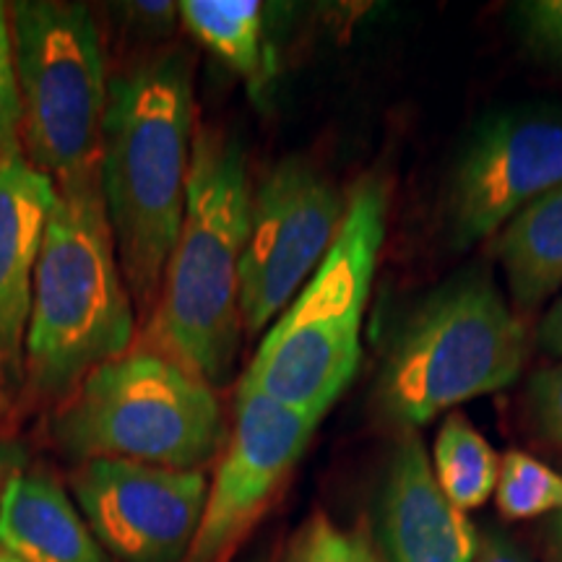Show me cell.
<instances>
[{
  "instance_id": "obj_1",
  "label": "cell",
  "mask_w": 562,
  "mask_h": 562,
  "mask_svg": "<svg viewBox=\"0 0 562 562\" xmlns=\"http://www.w3.org/2000/svg\"><path fill=\"white\" fill-rule=\"evenodd\" d=\"M193 121V60L180 47L146 55L110 79L102 195L125 286L146 321L186 214Z\"/></svg>"
},
{
  "instance_id": "obj_2",
  "label": "cell",
  "mask_w": 562,
  "mask_h": 562,
  "mask_svg": "<svg viewBox=\"0 0 562 562\" xmlns=\"http://www.w3.org/2000/svg\"><path fill=\"white\" fill-rule=\"evenodd\" d=\"M250 195L240 140L201 125L182 227L149 318V347L214 389L227 383L240 351V261Z\"/></svg>"
},
{
  "instance_id": "obj_3",
  "label": "cell",
  "mask_w": 562,
  "mask_h": 562,
  "mask_svg": "<svg viewBox=\"0 0 562 562\" xmlns=\"http://www.w3.org/2000/svg\"><path fill=\"white\" fill-rule=\"evenodd\" d=\"M136 313L104 209L100 172L63 182L47 222L24 339L26 383L66 398L104 362L128 355Z\"/></svg>"
},
{
  "instance_id": "obj_4",
  "label": "cell",
  "mask_w": 562,
  "mask_h": 562,
  "mask_svg": "<svg viewBox=\"0 0 562 562\" xmlns=\"http://www.w3.org/2000/svg\"><path fill=\"white\" fill-rule=\"evenodd\" d=\"M385 220L389 193L383 182L362 180L349 195L331 250L271 323L243 385L318 422L331 409L360 364L362 315Z\"/></svg>"
},
{
  "instance_id": "obj_5",
  "label": "cell",
  "mask_w": 562,
  "mask_h": 562,
  "mask_svg": "<svg viewBox=\"0 0 562 562\" xmlns=\"http://www.w3.org/2000/svg\"><path fill=\"white\" fill-rule=\"evenodd\" d=\"M214 385L161 351L131 349L91 370L50 422L79 461L117 459L201 472L227 442Z\"/></svg>"
},
{
  "instance_id": "obj_6",
  "label": "cell",
  "mask_w": 562,
  "mask_h": 562,
  "mask_svg": "<svg viewBox=\"0 0 562 562\" xmlns=\"http://www.w3.org/2000/svg\"><path fill=\"white\" fill-rule=\"evenodd\" d=\"M526 326L484 271L448 281L393 339L378 406L406 427L503 391L521 375Z\"/></svg>"
},
{
  "instance_id": "obj_7",
  "label": "cell",
  "mask_w": 562,
  "mask_h": 562,
  "mask_svg": "<svg viewBox=\"0 0 562 562\" xmlns=\"http://www.w3.org/2000/svg\"><path fill=\"white\" fill-rule=\"evenodd\" d=\"M21 104V151L55 186L100 172L110 79L102 37L81 3L9 5Z\"/></svg>"
},
{
  "instance_id": "obj_8",
  "label": "cell",
  "mask_w": 562,
  "mask_h": 562,
  "mask_svg": "<svg viewBox=\"0 0 562 562\" xmlns=\"http://www.w3.org/2000/svg\"><path fill=\"white\" fill-rule=\"evenodd\" d=\"M347 201L326 172L302 157L277 161L258 180L240 261L245 334H261L313 277L339 235Z\"/></svg>"
},
{
  "instance_id": "obj_9",
  "label": "cell",
  "mask_w": 562,
  "mask_h": 562,
  "mask_svg": "<svg viewBox=\"0 0 562 562\" xmlns=\"http://www.w3.org/2000/svg\"><path fill=\"white\" fill-rule=\"evenodd\" d=\"M315 427L318 419L240 383L235 419L214 480L209 482L199 533L182 562H227L232 558L290 480Z\"/></svg>"
},
{
  "instance_id": "obj_10",
  "label": "cell",
  "mask_w": 562,
  "mask_h": 562,
  "mask_svg": "<svg viewBox=\"0 0 562 562\" xmlns=\"http://www.w3.org/2000/svg\"><path fill=\"white\" fill-rule=\"evenodd\" d=\"M74 501L102 550L121 562H182L199 533L209 476L117 459L81 461Z\"/></svg>"
},
{
  "instance_id": "obj_11",
  "label": "cell",
  "mask_w": 562,
  "mask_h": 562,
  "mask_svg": "<svg viewBox=\"0 0 562 562\" xmlns=\"http://www.w3.org/2000/svg\"><path fill=\"white\" fill-rule=\"evenodd\" d=\"M562 186L560 112H508L484 123L456 165L448 220L459 248L497 235Z\"/></svg>"
},
{
  "instance_id": "obj_12",
  "label": "cell",
  "mask_w": 562,
  "mask_h": 562,
  "mask_svg": "<svg viewBox=\"0 0 562 562\" xmlns=\"http://www.w3.org/2000/svg\"><path fill=\"white\" fill-rule=\"evenodd\" d=\"M393 562H472L476 529L438 484L422 440L406 432L393 451L381 503Z\"/></svg>"
},
{
  "instance_id": "obj_13",
  "label": "cell",
  "mask_w": 562,
  "mask_h": 562,
  "mask_svg": "<svg viewBox=\"0 0 562 562\" xmlns=\"http://www.w3.org/2000/svg\"><path fill=\"white\" fill-rule=\"evenodd\" d=\"M58 199L50 175L40 172L24 151L0 165V368L24 362L34 271L47 222Z\"/></svg>"
},
{
  "instance_id": "obj_14",
  "label": "cell",
  "mask_w": 562,
  "mask_h": 562,
  "mask_svg": "<svg viewBox=\"0 0 562 562\" xmlns=\"http://www.w3.org/2000/svg\"><path fill=\"white\" fill-rule=\"evenodd\" d=\"M0 550L21 562H110L60 482L21 469L0 497Z\"/></svg>"
},
{
  "instance_id": "obj_15",
  "label": "cell",
  "mask_w": 562,
  "mask_h": 562,
  "mask_svg": "<svg viewBox=\"0 0 562 562\" xmlns=\"http://www.w3.org/2000/svg\"><path fill=\"white\" fill-rule=\"evenodd\" d=\"M501 261L518 311H533L562 290V186L516 214L497 232Z\"/></svg>"
},
{
  "instance_id": "obj_16",
  "label": "cell",
  "mask_w": 562,
  "mask_h": 562,
  "mask_svg": "<svg viewBox=\"0 0 562 562\" xmlns=\"http://www.w3.org/2000/svg\"><path fill=\"white\" fill-rule=\"evenodd\" d=\"M178 19L188 32L243 76L261 87L269 76L263 47V5L256 0H182Z\"/></svg>"
},
{
  "instance_id": "obj_17",
  "label": "cell",
  "mask_w": 562,
  "mask_h": 562,
  "mask_svg": "<svg viewBox=\"0 0 562 562\" xmlns=\"http://www.w3.org/2000/svg\"><path fill=\"white\" fill-rule=\"evenodd\" d=\"M432 472L448 501L467 513L487 503L497 490L501 459L472 422L453 412L435 440Z\"/></svg>"
},
{
  "instance_id": "obj_18",
  "label": "cell",
  "mask_w": 562,
  "mask_h": 562,
  "mask_svg": "<svg viewBox=\"0 0 562 562\" xmlns=\"http://www.w3.org/2000/svg\"><path fill=\"white\" fill-rule=\"evenodd\" d=\"M495 501L510 521L562 513V474L529 453L508 451L501 459Z\"/></svg>"
},
{
  "instance_id": "obj_19",
  "label": "cell",
  "mask_w": 562,
  "mask_h": 562,
  "mask_svg": "<svg viewBox=\"0 0 562 562\" xmlns=\"http://www.w3.org/2000/svg\"><path fill=\"white\" fill-rule=\"evenodd\" d=\"M284 562H383V558L375 554L360 533L341 529L339 524L318 513L294 533Z\"/></svg>"
},
{
  "instance_id": "obj_20",
  "label": "cell",
  "mask_w": 562,
  "mask_h": 562,
  "mask_svg": "<svg viewBox=\"0 0 562 562\" xmlns=\"http://www.w3.org/2000/svg\"><path fill=\"white\" fill-rule=\"evenodd\" d=\"M21 151V104L13 42L9 24V5L0 3V165Z\"/></svg>"
},
{
  "instance_id": "obj_21",
  "label": "cell",
  "mask_w": 562,
  "mask_h": 562,
  "mask_svg": "<svg viewBox=\"0 0 562 562\" xmlns=\"http://www.w3.org/2000/svg\"><path fill=\"white\" fill-rule=\"evenodd\" d=\"M526 45L542 60L562 66V0H526L516 5Z\"/></svg>"
},
{
  "instance_id": "obj_22",
  "label": "cell",
  "mask_w": 562,
  "mask_h": 562,
  "mask_svg": "<svg viewBox=\"0 0 562 562\" xmlns=\"http://www.w3.org/2000/svg\"><path fill=\"white\" fill-rule=\"evenodd\" d=\"M529 402L542 432L562 446V362L531 378Z\"/></svg>"
},
{
  "instance_id": "obj_23",
  "label": "cell",
  "mask_w": 562,
  "mask_h": 562,
  "mask_svg": "<svg viewBox=\"0 0 562 562\" xmlns=\"http://www.w3.org/2000/svg\"><path fill=\"white\" fill-rule=\"evenodd\" d=\"M472 562H529V558L497 531H476V550Z\"/></svg>"
},
{
  "instance_id": "obj_24",
  "label": "cell",
  "mask_w": 562,
  "mask_h": 562,
  "mask_svg": "<svg viewBox=\"0 0 562 562\" xmlns=\"http://www.w3.org/2000/svg\"><path fill=\"white\" fill-rule=\"evenodd\" d=\"M128 11L144 30H170L178 16V3H131Z\"/></svg>"
},
{
  "instance_id": "obj_25",
  "label": "cell",
  "mask_w": 562,
  "mask_h": 562,
  "mask_svg": "<svg viewBox=\"0 0 562 562\" xmlns=\"http://www.w3.org/2000/svg\"><path fill=\"white\" fill-rule=\"evenodd\" d=\"M539 349L550 357H562V297L544 313L537 331Z\"/></svg>"
},
{
  "instance_id": "obj_26",
  "label": "cell",
  "mask_w": 562,
  "mask_h": 562,
  "mask_svg": "<svg viewBox=\"0 0 562 562\" xmlns=\"http://www.w3.org/2000/svg\"><path fill=\"white\" fill-rule=\"evenodd\" d=\"M26 469V453L19 442L0 440V497H3L5 484L11 482L13 474Z\"/></svg>"
},
{
  "instance_id": "obj_27",
  "label": "cell",
  "mask_w": 562,
  "mask_h": 562,
  "mask_svg": "<svg viewBox=\"0 0 562 562\" xmlns=\"http://www.w3.org/2000/svg\"><path fill=\"white\" fill-rule=\"evenodd\" d=\"M552 544L562 562V513H554V518H552Z\"/></svg>"
},
{
  "instance_id": "obj_28",
  "label": "cell",
  "mask_w": 562,
  "mask_h": 562,
  "mask_svg": "<svg viewBox=\"0 0 562 562\" xmlns=\"http://www.w3.org/2000/svg\"><path fill=\"white\" fill-rule=\"evenodd\" d=\"M0 562H21V560H16L13 554H9L5 550H0Z\"/></svg>"
}]
</instances>
